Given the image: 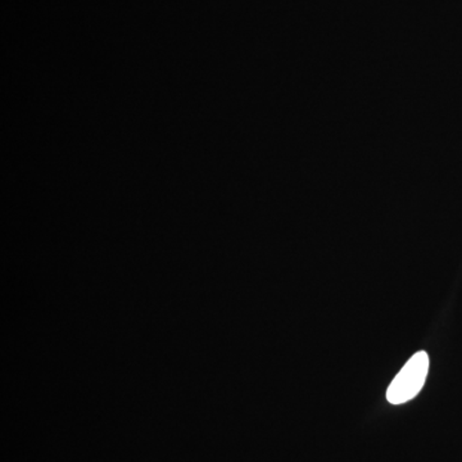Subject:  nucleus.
<instances>
[{
  "instance_id": "nucleus-1",
  "label": "nucleus",
  "mask_w": 462,
  "mask_h": 462,
  "mask_svg": "<svg viewBox=\"0 0 462 462\" xmlns=\"http://www.w3.org/2000/svg\"><path fill=\"white\" fill-rule=\"evenodd\" d=\"M430 373V356L420 351L412 356L402 367L387 391V400L392 404L409 402L420 393Z\"/></svg>"
}]
</instances>
